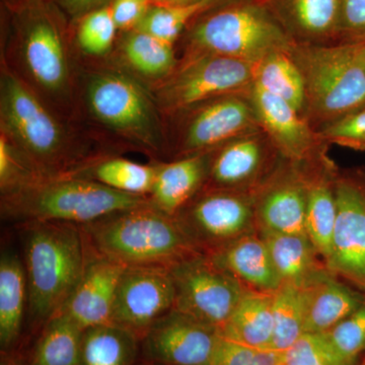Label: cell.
<instances>
[{"instance_id":"obj_1","label":"cell","mask_w":365,"mask_h":365,"mask_svg":"<svg viewBox=\"0 0 365 365\" xmlns=\"http://www.w3.org/2000/svg\"><path fill=\"white\" fill-rule=\"evenodd\" d=\"M91 253L129 266L172 268L202 253L178 222L151 202L79 225Z\"/></svg>"},{"instance_id":"obj_2","label":"cell","mask_w":365,"mask_h":365,"mask_svg":"<svg viewBox=\"0 0 365 365\" xmlns=\"http://www.w3.org/2000/svg\"><path fill=\"white\" fill-rule=\"evenodd\" d=\"M21 227L29 312L35 323L44 326L78 287L88 246L81 227L72 223L33 222Z\"/></svg>"},{"instance_id":"obj_3","label":"cell","mask_w":365,"mask_h":365,"mask_svg":"<svg viewBox=\"0 0 365 365\" xmlns=\"http://www.w3.org/2000/svg\"><path fill=\"white\" fill-rule=\"evenodd\" d=\"M150 202L148 196L131 195L85 178L61 174L2 195L1 212L6 220L19 225L52 222L85 225Z\"/></svg>"},{"instance_id":"obj_4","label":"cell","mask_w":365,"mask_h":365,"mask_svg":"<svg viewBox=\"0 0 365 365\" xmlns=\"http://www.w3.org/2000/svg\"><path fill=\"white\" fill-rule=\"evenodd\" d=\"M290 55L307 95V119L321 127L365 108V68L356 43H294Z\"/></svg>"},{"instance_id":"obj_5","label":"cell","mask_w":365,"mask_h":365,"mask_svg":"<svg viewBox=\"0 0 365 365\" xmlns=\"http://www.w3.org/2000/svg\"><path fill=\"white\" fill-rule=\"evenodd\" d=\"M186 32V55H220L253 66L271 53L290 49L294 43L258 0L204 11Z\"/></svg>"},{"instance_id":"obj_6","label":"cell","mask_w":365,"mask_h":365,"mask_svg":"<svg viewBox=\"0 0 365 365\" xmlns=\"http://www.w3.org/2000/svg\"><path fill=\"white\" fill-rule=\"evenodd\" d=\"M254 69L248 62L220 55H186L160 86V108L179 113L222 96L249 95Z\"/></svg>"},{"instance_id":"obj_7","label":"cell","mask_w":365,"mask_h":365,"mask_svg":"<svg viewBox=\"0 0 365 365\" xmlns=\"http://www.w3.org/2000/svg\"><path fill=\"white\" fill-rule=\"evenodd\" d=\"M255 193L204 187L175 217L197 248L211 254L244 235L258 232Z\"/></svg>"},{"instance_id":"obj_8","label":"cell","mask_w":365,"mask_h":365,"mask_svg":"<svg viewBox=\"0 0 365 365\" xmlns=\"http://www.w3.org/2000/svg\"><path fill=\"white\" fill-rule=\"evenodd\" d=\"M1 117L6 133L41 170L56 176L61 165L64 138L54 118L25 83L6 73L1 81Z\"/></svg>"},{"instance_id":"obj_9","label":"cell","mask_w":365,"mask_h":365,"mask_svg":"<svg viewBox=\"0 0 365 365\" xmlns=\"http://www.w3.org/2000/svg\"><path fill=\"white\" fill-rule=\"evenodd\" d=\"M170 270L176 292L175 309L218 329L247 289L207 254L194 255Z\"/></svg>"},{"instance_id":"obj_10","label":"cell","mask_w":365,"mask_h":365,"mask_svg":"<svg viewBox=\"0 0 365 365\" xmlns=\"http://www.w3.org/2000/svg\"><path fill=\"white\" fill-rule=\"evenodd\" d=\"M250 93L222 96L179 112L182 115L179 148L184 157L212 153L237 137L261 129Z\"/></svg>"},{"instance_id":"obj_11","label":"cell","mask_w":365,"mask_h":365,"mask_svg":"<svg viewBox=\"0 0 365 365\" xmlns=\"http://www.w3.org/2000/svg\"><path fill=\"white\" fill-rule=\"evenodd\" d=\"M88 100L103 123L150 148L158 145V122L150 100L131 78L117 73L96 76L88 86Z\"/></svg>"},{"instance_id":"obj_12","label":"cell","mask_w":365,"mask_h":365,"mask_svg":"<svg viewBox=\"0 0 365 365\" xmlns=\"http://www.w3.org/2000/svg\"><path fill=\"white\" fill-rule=\"evenodd\" d=\"M220 329L174 309L140 338V361L153 365H210Z\"/></svg>"},{"instance_id":"obj_13","label":"cell","mask_w":365,"mask_h":365,"mask_svg":"<svg viewBox=\"0 0 365 365\" xmlns=\"http://www.w3.org/2000/svg\"><path fill=\"white\" fill-rule=\"evenodd\" d=\"M175 300L176 292L170 268L125 267L117 287L112 323L141 338L155 322L175 309Z\"/></svg>"},{"instance_id":"obj_14","label":"cell","mask_w":365,"mask_h":365,"mask_svg":"<svg viewBox=\"0 0 365 365\" xmlns=\"http://www.w3.org/2000/svg\"><path fill=\"white\" fill-rule=\"evenodd\" d=\"M11 11L31 73L45 88H61L66 79L61 14L53 2Z\"/></svg>"},{"instance_id":"obj_15","label":"cell","mask_w":365,"mask_h":365,"mask_svg":"<svg viewBox=\"0 0 365 365\" xmlns=\"http://www.w3.org/2000/svg\"><path fill=\"white\" fill-rule=\"evenodd\" d=\"M307 203L304 165L281 158L255 193L257 230L307 235Z\"/></svg>"},{"instance_id":"obj_16","label":"cell","mask_w":365,"mask_h":365,"mask_svg":"<svg viewBox=\"0 0 365 365\" xmlns=\"http://www.w3.org/2000/svg\"><path fill=\"white\" fill-rule=\"evenodd\" d=\"M262 130L288 162L307 165L327 157L328 143L294 108L254 85L250 93Z\"/></svg>"},{"instance_id":"obj_17","label":"cell","mask_w":365,"mask_h":365,"mask_svg":"<svg viewBox=\"0 0 365 365\" xmlns=\"http://www.w3.org/2000/svg\"><path fill=\"white\" fill-rule=\"evenodd\" d=\"M281 158L265 132H249L210 153L205 187L256 191Z\"/></svg>"},{"instance_id":"obj_18","label":"cell","mask_w":365,"mask_h":365,"mask_svg":"<svg viewBox=\"0 0 365 365\" xmlns=\"http://www.w3.org/2000/svg\"><path fill=\"white\" fill-rule=\"evenodd\" d=\"M337 220L326 262L334 275L365 288V192L354 180L335 179Z\"/></svg>"},{"instance_id":"obj_19","label":"cell","mask_w":365,"mask_h":365,"mask_svg":"<svg viewBox=\"0 0 365 365\" xmlns=\"http://www.w3.org/2000/svg\"><path fill=\"white\" fill-rule=\"evenodd\" d=\"M124 269L121 264L88 251L83 277L60 312L83 330L112 323L115 297Z\"/></svg>"},{"instance_id":"obj_20","label":"cell","mask_w":365,"mask_h":365,"mask_svg":"<svg viewBox=\"0 0 365 365\" xmlns=\"http://www.w3.org/2000/svg\"><path fill=\"white\" fill-rule=\"evenodd\" d=\"M295 43H339L341 0H260Z\"/></svg>"},{"instance_id":"obj_21","label":"cell","mask_w":365,"mask_h":365,"mask_svg":"<svg viewBox=\"0 0 365 365\" xmlns=\"http://www.w3.org/2000/svg\"><path fill=\"white\" fill-rule=\"evenodd\" d=\"M304 165L307 178L306 232L326 264L332 249L337 220L335 193L337 173L328 157Z\"/></svg>"},{"instance_id":"obj_22","label":"cell","mask_w":365,"mask_h":365,"mask_svg":"<svg viewBox=\"0 0 365 365\" xmlns=\"http://www.w3.org/2000/svg\"><path fill=\"white\" fill-rule=\"evenodd\" d=\"M207 255L250 289L274 292L282 284L267 246L258 232L244 235Z\"/></svg>"},{"instance_id":"obj_23","label":"cell","mask_w":365,"mask_h":365,"mask_svg":"<svg viewBox=\"0 0 365 365\" xmlns=\"http://www.w3.org/2000/svg\"><path fill=\"white\" fill-rule=\"evenodd\" d=\"M210 153L158 165L150 195L153 206L175 216L206 186Z\"/></svg>"},{"instance_id":"obj_24","label":"cell","mask_w":365,"mask_h":365,"mask_svg":"<svg viewBox=\"0 0 365 365\" xmlns=\"http://www.w3.org/2000/svg\"><path fill=\"white\" fill-rule=\"evenodd\" d=\"M302 295L304 333L328 332L364 304L359 294L329 270L302 287Z\"/></svg>"},{"instance_id":"obj_25","label":"cell","mask_w":365,"mask_h":365,"mask_svg":"<svg viewBox=\"0 0 365 365\" xmlns=\"http://www.w3.org/2000/svg\"><path fill=\"white\" fill-rule=\"evenodd\" d=\"M265 242L281 282L307 287L328 270L307 235L278 234L258 230Z\"/></svg>"},{"instance_id":"obj_26","label":"cell","mask_w":365,"mask_h":365,"mask_svg":"<svg viewBox=\"0 0 365 365\" xmlns=\"http://www.w3.org/2000/svg\"><path fill=\"white\" fill-rule=\"evenodd\" d=\"M274 292L247 288L220 334L225 339L249 347L270 349L272 343Z\"/></svg>"},{"instance_id":"obj_27","label":"cell","mask_w":365,"mask_h":365,"mask_svg":"<svg viewBox=\"0 0 365 365\" xmlns=\"http://www.w3.org/2000/svg\"><path fill=\"white\" fill-rule=\"evenodd\" d=\"M28 282L24 261L11 251L0 259V346L2 354L13 353L23 328Z\"/></svg>"},{"instance_id":"obj_28","label":"cell","mask_w":365,"mask_h":365,"mask_svg":"<svg viewBox=\"0 0 365 365\" xmlns=\"http://www.w3.org/2000/svg\"><path fill=\"white\" fill-rule=\"evenodd\" d=\"M140 338L114 323L85 329L79 365H137Z\"/></svg>"},{"instance_id":"obj_29","label":"cell","mask_w":365,"mask_h":365,"mask_svg":"<svg viewBox=\"0 0 365 365\" xmlns=\"http://www.w3.org/2000/svg\"><path fill=\"white\" fill-rule=\"evenodd\" d=\"M254 85L281 98L307 118L304 78L289 49L271 53L255 66Z\"/></svg>"},{"instance_id":"obj_30","label":"cell","mask_w":365,"mask_h":365,"mask_svg":"<svg viewBox=\"0 0 365 365\" xmlns=\"http://www.w3.org/2000/svg\"><path fill=\"white\" fill-rule=\"evenodd\" d=\"M83 329L59 312L46 322L28 365H79Z\"/></svg>"},{"instance_id":"obj_31","label":"cell","mask_w":365,"mask_h":365,"mask_svg":"<svg viewBox=\"0 0 365 365\" xmlns=\"http://www.w3.org/2000/svg\"><path fill=\"white\" fill-rule=\"evenodd\" d=\"M158 165H141L125 158H108L83 170L64 174L85 178L104 185L108 188L131 194L150 195L157 175Z\"/></svg>"},{"instance_id":"obj_32","label":"cell","mask_w":365,"mask_h":365,"mask_svg":"<svg viewBox=\"0 0 365 365\" xmlns=\"http://www.w3.org/2000/svg\"><path fill=\"white\" fill-rule=\"evenodd\" d=\"M273 338L271 350L287 351L304 334L302 288L282 283L274 292Z\"/></svg>"},{"instance_id":"obj_33","label":"cell","mask_w":365,"mask_h":365,"mask_svg":"<svg viewBox=\"0 0 365 365\" xmlns=\"http://www.w3.org/2000/svg\"><path fill=\"white\" fill-rule=\"evenodd\" d=\"M122 48L129 63L144 76L165 78L177 66L174 45L141 31L126 32Z\"/></svg>"},{"instance_id":"obj_34","label":"cell","mask_w":365,"mask_h":365,"mask_svg":"<svg viewBox=\"0 0 365 365\" xmlns=\"http://www.w3.org/2000/svg\"><path fill=\"white\" fill-rule=\"evenodd\" d=\"M204 11L206 7L201 2L185 6L151 4L135 30L174 45L190 24Z\"/></svg>"},{"instance_id":"obj_35","label":"cell","mask_w":365,"mask_h":365,"mask_svg":"<svg viewBox=\"0 0 365 365\" xmlns=\"http://www.w3.org/2000/svg\"><path fill=\"white\" fill-rule=\"evenodd\" d=\"M283 365H357L343 357L324 333H304L287 351Z\"/></svg>"},{"instance_id":"obj_36","label":"cell","mask_w":365,"mask_h":365,"mask_svg":"<svg viewBox=\"0 0 365 365\" xmlns=\"http://www.w3.org/2000/svg\"><path fill=\"white\" fill-rule=\"evenodd\" d=\"M76 21V38L83 51L102 55L112 47L118 29L110 6L91 11Z\"/></svg>"},{"instance_id":"obj_37","label":"cell","mask_w":365,"mask_h":365,"mask_svg":"<svg viewBox=\"0 0 365 365\" xmlns=\"http://www.w3.org/2000/svg\"><path fill=\"white\" fill-rule=\"evenodd\" d=\"M324 334L343 357L357 364L360 354L365 351V302Z\"/></svg>"},{"instance_id":"obj_38","label":"cell","mask_w":365,"mask_h":365,"mask_svg":"<svg viewBox=\"0 0 365 365\" xmlns=\"http://www.w3.org/2000/svg\"><path fill=\"white\" fill-rule=\"evenodd\" d=\"M210 365H283V352L237 344L220 336Z\"/></svg>"},{"instance_id":"obj_39","label":"cell","mask_w":365,"mask_h":365,"mask_svg":"<svg viewBox=\"0 0 365 365\" xmlns=\"http://www.w3.org/2000/svg\"><path fill=\"white\" fill-rule=\"evenodd\" d=\"M326 143L365 150V108L318 129Z\"/></svg>"},{"instance_id":"obj_40","label":"cell","mask_w":365,"mask_h":365,"mask_svg":"<svg viewBox=\"0 0 365 365\" xmlns=\"http://www.w3.org/2000/svg\"><path fill=\"white\" fill-rule=\"evenodd\" d=\"M365 41V0H341L339 43Z\"/></svg>"},{"instance_id":"obj_41","label":"cell","mask_w":365,"mask_h":365,"mask_svg":"<svg viewBox=\"0 0 365 365\" xmlns=\"http://www.w3.org/2000/svg\"><path fill=\"white\" fill-rule=\"evenodd\" d=\"M151 6L150 0H112L110 9L118 30H135Z\"/></svg>"},{"instance_id":"obj_42","label":"cell","mask_w":365,"mask_h":365,"mask_svg":"<svg viewBox=\"0 0 365 365\" xmlns=\"http://www.w3.org/2000/svg\"><path fill=\"white\" fill-rule=\"evenodd\" d=\"M111 1L112 0H56L59 6L76 21L96 9L109 6Z\"/></svg>"},{"instance_id":"obj_43","label":"cell","mask_w":365,"mask_h":365,"mask_svg":"<svg viewBox=\"0 0 365 365\" xmlns=\"http://www.w3.org/2000/svg\"><path fill=\"white\" fill-rule=\"evenodd\" d=\"M11 9H23V7L37 6V4L53 2V0H4Z\"/></svg>"},{"instance_id":"obj_44","label":"cell","mask_w":365,"mask_h":365,"mask_svg":"<svg viewBox=\"0 0 365 365\" xmlns=\"http://www.w3.org/2000/svg\"><path fill=\"white\" fill-rule=\"evenodd\" d=\"M255 1V0H198V2L204 4L206 11L216 9V7L228 6V4H237V2ZM260 1V0H258Z\"/></svg>"},{"instance_id":"obj_45","label":"cell","mask_w":365,"mask_h":365,"mask_svg":"<svg viewBox=\"0 0 365 365\" xmlns=\"http://www.w3.org/2000/svg\"><path fill=\"white\" fill-rule=\"evenodd\" d=\"M150 1L153 4H160V6H185L197 4L198 0H150Z\"/></svg>"},{"instance_id":"obj_46","label":"cell","mask_w":365,"mask_h":365,"mask_svg":"<svg viewBox=\"0 0 365 365\" xmlns=\"http://www.w3.org/2000/svg\"><path fill=\"white\" fill-rule=\"evenodd\" d=\"M23 360L16 356L13 353L2 354L1 365H21Z\"/></svg>"},{"instance_id":"obj_47","label":"cell","mask_w":365,"mask_h":365,"mask_svg":"<svg viewBox=\"0 0 365 365\" xmlns=\"http://www.w3.org/2000/svg\"><path fill=\"white\" fill-rule=\"evenodd\" d=\"M357 47H359V52L360 58H361L362 63H364L365 68V41L364 42L356 43Z\"/></svg>"},{"instance_id":"obj_48","label":"cell","mask_w":365,"mask_h":365,"mask_svg":"<svg viewBox=\"0 0 365 365\" xmlns=\"http://www.w3.org/2000/svg\"><path fill=\"white\" fill-rule=\"evenodd\" d=\"M137 365H153V364H146V362L140 361V360H139V362H138V364H137Z\"/></svg>"},{"instance_id":"obj_49","label":"cell","mask_w":365,"mask_h":365,"mask_svg":"<svg viewBox=\"0 0 365 365\" xmlns=\"http://www.w3.org/2000/svg\"><path fill=\"white\" fill-rule=\"evenodd\" d=\"M357 365H365V357H364V360H362V361L360 362V364H357Z\"/></svg>"},{"instance_id":"obj_50","label":"cell","mask_w":365,"mask_h":365,"mask_svg":"<svg viewBox=\"0 0 365 365\" xmlns=\"http://www.w3.org/2000/svg\"><path fill=\"white\" fill-rule=\"evenodd\" d=\"M21 365H28V364H25V362L23 361V364Z\"/></svg>"}]
</instances>
